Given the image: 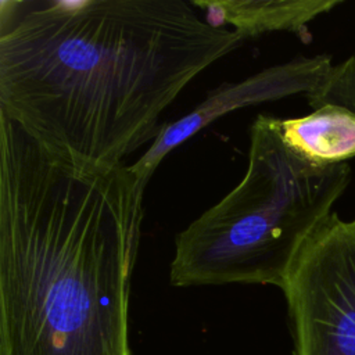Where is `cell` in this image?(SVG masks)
Instances as JSON below:
<instances>
[{"mask_svg": "<svg viewBox=\"0 0 355 355\" xmlns=\"http://www.w3.org/2000/svg\"><path fill=\"white\" fill-rule=\"evenodd\" d=\"M243 42L183 0L33 3L1 25L0 114L51 151L123 165L183 87Z\"/></svg>", "mask_w": 355, "mask_h": 355, "instance_id": "1", "label": "cell"}, {"mask_svg": "<svg viewBox=\"0 0 355 355\" xmlns=\"http://www.w3.org/2000/svg\"><path fill=\"white\" fill-rule=\"evenodd\" d=\"M143 196L129 166L75 161L0 114V355H133Z\"/></svg>", "mask_w": 355, "mask_h": 355, "instance_id": "2", "label": "cell"}, {"mask_svg": "<svg viewBox=\"0 0 355 355\" xmlns=\"http://www.w3.org/2000/svg\"><path fill=\"white\" fill-rule=\"evenodd\" d=\"M348 164H313L283 140L280 119L258 115L240 183L204 211L175 243L173 286L272 284L349 186Z\"/></svg>", "mask_w": 355, "mask_h": 355, "instance_id": "3", "label": "cell"}, {"mask_svg": "<svg viewBox=\"0 0 355 355\" xmlns=\"http://www.w3.org/2000/svg\"><path fill=\"white\" fill-rule=\"evenodd\" d=\"M280 290L293 355H355V219L324 218L298 248Z\"/></svg>", "mask_w": 355, "mask_h": 355, "instance_id": "4", "label": "cell"}, {"mask_svg": "<svg viewBox=\"0 0 355 355\" xmlns=\"http://www.w3.org/2000/svg\"><path fill=\"white\" fill-rule=\"evenodd\" d=\"M333 68L327 54L298 55L283 64L268 67L243 80L222 83L182 118L164 123L147 151L129 166L140 191L158 168L159 162L178 146L222 115L248 105L280 100L315 90Z\"/></svg>", "mask_w": 355, "mask_h": 355, "instance_id": "5", "label": "cell"}, {"mask_svg": "<svg viewBox=\"0 0 355 355\" xmlns=\"http://www.w3.org/2000/svg\"><path fill=\"white\" fill-rule=\"evenodd\" d=\"M190 4L216 28L229 24L245 40L269 32H291L309 39L308 24L341 4L340 0H219Z\"/></svg>", "mask_w": 355, "mask_h": 355, "instance_id": "6", "label": "cell"}, {"mask_svg": "<svg viewBox=\"0 0 355 355\" xmlns=\"http://www.w3.org/2000/svg\"><path fill=\"white\" fill-rule=\"evenodd\" d=\"M286 144L319 165L347 164L355 158V114L338 105H323L301 118L280 119Z\"/></svg>", "mask_w": 355, "mask_h": 355, "instance_id": "7", "label": "cell"}, {"mask_svg": "<svg viewBox=\"0 0 355 355\" xmlns=\"http://www.w3.org/2000/svg\"><path fill=\"white\" fill-rule=\"evenodd\" d=\"M306 100L313 110L330 104L355 114V53L333 65L322 83L306 94Z\"/></svg>", "mask_w": 355, "mask_h": 355, "instance_id": "8", "label": "cell"}]
</instances>
